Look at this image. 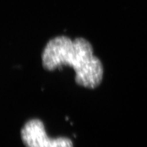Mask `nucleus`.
Instances as JSON below:
<instances>
[{"label":"nucleus","instance_id":"obj_1","mask_svg":"<svg viewBox=\"0 0 147 147\" xmlns=\"http://www.w3.org/2000/svg\"><path fill=\"white\" fill-rule=\"evenodd\" d=\"M43 68L53 71L63 65L72 67L78 85L95 88L102 82L103 68L101 61L94 55L90 43L83 38L72 40L65 36L51 39L42 56Z\"/></svg>","mask_w":147,"mask_h":147},{"label":"nucleus","instance_id":"obj_2","mask_svg":"<svg viewBox=\"0 0 147 147\" xmlns=\"http://www.w3.org/2000/svg\"><path fill=\"white\" fill-rule=\"evenodd\" d=\"M21 136L25 147H74L69 138L48 137L43 122L39 119L28 121L21 129Z\"/></svg>","mask_w":147,"mask_h":147}]
</instances>
